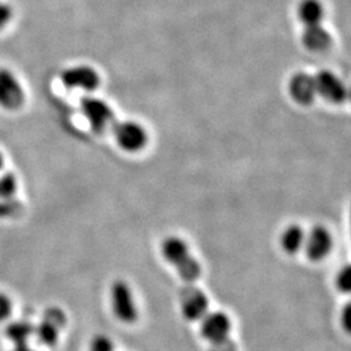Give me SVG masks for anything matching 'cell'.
Instances as JSON below:
<instances>
[{
	"mask_svg": "<svg viewBox=\"0 0 351 351\" xmlns=\"http://www.w3.org/2000/svg\"><path fill=\"white\" fill-rule=\"evenodd\" d=\"M12 351H36L34 349H32L27 343L25 345H16L14 349Z\"/></svg>",
	"mask_w": 351,
	"mask_h": 351,
	"instance_id": "603a6c76",
	"label": "cell"
},
{
	"mask_svg": "<svg viewBox=\"0 0 351 351\" xmlns=\"http://www.w3.org/2000/svg\"><path fill=\"white\" fill-rule=\"evenodd\" d=\"M25 93L23 85L10 69L0 68V106L5 110H17L23 106Z\"/></svg>",
	"mask_w": 351,
	"mask_h": 351,
	"instance_id": "277c9868",
	"label": "cell"
},
{
	"mask_svg": "<svg viewBox=\"0 0 351 351\" xmlns=\"http://www.w3.org/2000/svg\"><path fill=\"white\" fill-rule=\"evenodd\" d=\"M17 180L11 173L0 177V217L11 216L17 210Z\"/></svg>",
	"mask_w": 351,
	"mask_h": 351,
	"instance_id": "4fadbf2b",
	"label": "cell"
},
{
	"mask_svg": "<svg viewBox=\"0 0 351 351\" xmlns=\"http://www.w3.org/2000/svg\"><path fill=\"white\" fill-rule=\"evenodd\" d=\"M111 304L113 314L126 324L134 323L138 317L137 304L132 290L124 281H116L111 288Z\"/></svg>",
	"mask_w": 351,
	"mask_h": 351,
	"instance_id": "7a4b0ae2",
	"label": "cell"
},
{
	"mask_svg": "<svg viewBox=\"0 0 351 351\" xmlns=\"http://www.w3.org/2000/svg\"><path fill=\"white\" fill-rule=\"evenodd\" d=\"M201 333L213 345L224 342L230 333V319L223 313H207L201 319Z\"/></svg>",
	"mask_w": 351,
	"mask_h": 351,
	"instance_id": "52a82bcc",
	"label": "cell"
},
{
	"mask_svg": "<svg viewBox=\"0 0 351 351\" xmlns=\"http://www.w3.org/2000/svg\"><path fill=\"white\" fill-rule=\"evenodd\" d=\"M306 239V233L300 226H290L284 230L281 236V246L290 255L301 251Z\"/></svg>",
	"mask_w": 351,
	"mask_h": 351,
	"instance_id": "2e32d148",
	"label": "cell"
},
{
	"mask_svg": "<svg viewBox=\"0 0 351 351\" xmlns=\"http://www.w3.org/2000/svg\"><path fill=\"white\" fill-rule=\"evenodd\" d=\"M62 81L68 88H81L84 91H93L99 86V75L88 65L66 68L62 73Z\"/></svg>",
	"mask_w": 351,
	"mask_h": 351,
	"instance_id": "9c48e42d",
	"label": "cell"
},
{
	"mask_svg": "<svg viewBox=\"0 0 351 351\" xmlns=\"http://www.w3.org/2000/svg\"><path fill=\"white\" fill-rule=\"evenodd\" d=\"M114 138L119 146L128 152L142 150L147 143V133L145 128L136 121H123L114 125Z\"/></svg>",
	"mask_w": 351,
	"mask_h": 351,
	"instance_id": "5b68a950",
	"label": "cell"
},
{
	"mask_svg": "<svg viewBox=\"0 0 351 351\" xmlns=\"http://www.w3.org/2000/svg\"><path fill=\"white\" fill-rule=\"evenodd\" d=\"M88 351H114L112 341L108 339L107 336H95L91 339Z\"/></svg>",
	"mask_w": 351,
	"mask_h": 351,
	"instance_id": "d6986e66",
	"label": "cell"
},
{
	"mask_svg": "<svg viewBox=\"0 0 351 351\" xmlns=\"http://www.w3.org/2000/svg\"><path fill=\"white\" fill-rule=\"evenodd\" d=\"M81 111L95 132H104L113 123V111L104 101L86 97L81 101Z\"/></svg>",
	"mask_w": 351,
	"mask_h": 351,
	"instance_id": "8992f818",
	"label": "cell"
},
{
	"mask_svg": "<svg viewBox=\"0 0 351 351\" xmlns=\"http://www.w3.org/2000/svg\"><path fill=\"white\" fill-rule=\"evenodd\" d=\"M7 337L16 345H25L32 336H34V326L25 320L13 322L5 329Z\"/></svg>",
	"mask_w": 351,
	"mask_h": 351,
	"instance_id": "e0dca14e",
	"label": "cell"
},
{
	"mask_svg": "<svg viewBox=\"0 0 351 351\" xmlns=\"http://www.w3.org/2000/svg\"><path fill=\"white\" fill-rule=\"evenodd\" d=\"M208 310V298L199 289L190 288L181 294V311L188 320H201Z\"/></svg>",
	"mask_w": 351,
	"mask_h": 351,
	"instance_id": "8fae6325",
	"label": "cell"
},
{
	"mask_svg": "<svg viewBox=\"0 0 351 351\" xmlns=\"http://www.w3.org/2000/svg\"><path fill=\"white\" fill-rule=\"evenodd\" d=\"M317 95L332 103H341L348 97V90L343 82L330 71H322L315 75Z\"/></svg>",
	"mask_w": 351,
	"mask_h": 351,
	"instance_id": "30bf717a",
	"label": "cell"
},
{
	"mask_svg": "<svg viewBox=\"0 0 351 351\" xmlns=\"http://www.w3.org/2000/svg\"><path fill=\"white\" fill-rule=\"evenodd\" d=\"M332 234L324 226H315L304 239V251L310 261L320 262L332 250Z\"/></svg>",
	"mask_w": 351,
	"mask_h": 351,
	"instance_id": "ba28073f",
	"label": "cell"
},
{
	"mask_svg": "<svg viewBox=\"0 0 351 351\" xmlns=\"http://www.w3.org/2000/svg\"><path fill=\"white\" fill-rule=\"evenodd\" d=\"M12 313V302L8 295L0 293V322L5 320Z\"/></svg>",
	"mask_w": 351,
	"mask_h": 351,
	"instance_id": "ffe728a7",
	"label": "cell"
},
{
	"mask_svg": "<svg viewBox=\"0 0 351 351\" xmlns=\"http://www.w3.org/2000/svg\"><path fill=\"white\" fill-rule=\"evenodd\" d=\"M289 90L293 99L303 106L313 103L315 97L317 95L315 78L307 73H298L294 75L290 81Z\"/></svg>",
	"mask_w": 351,
	"mask_h": 351,
	"instance_id": "7c38bea8",
	"label": "cell"
},
{
	"mask_svg": "<svg viewBox=\"0 0 351 351\" xmlns=\"http://www.w3.org/2000/svg\"><path fill=\"white\" fill-rule=\"evenodd\" d=\"M162 254L168 263L175 265L180 277L188 282L201 276V264L191 256L188 243L178 237H168L162 243Z\"/></svg>",
	"mask_w": 351,
	"mask_h": 351,
	"instance_id": "6da1fadb",
	"label": "cell"
},
{
	"mask_svg": "<svg viewBox=\"0 0 351 351\" xmlns=\"http://www.w3.org/2000/svg\"><path fill=\"white\" fill-rule=\"evenodd\" d=\"M11 17H12V8L8 4L0 1V29H3L11 21Z\"/></svg>",
	"mask_w": 351,
	"mask_h": 351,
	"instance_id": "44dd1931",
	"label": "cell"
},
{
	"mask_svg": "<svg viewBox=\"0 0 351 351\" xmlns=\"http://www.w3.org/2000/svg\"><path fill=\"white\" fill-rule=\"evenodd\" d=\"M350 306H346L343 310V326L346 329H349L350 326Z\"/></svg>",
	"mask_w": 351,
	"mask_h": 351,
	"instance_id": "7402d4cb",
	"label": "cell"
},
{
	"mask_svg": "<svg viewBox=\"0 0 351 351\" xmlns=\"http://www.w3.org/2000/svg\"><path fill=\"white\" fill-rule=\"evenodd\" d=\"M302 40L308 50L320 52V51L326 50L329 47L330 34L328 33L326 27H323L320 24L306 26L303 36H302Z\"/></svg>",
	"mask_w": 351,
	"mask_h": 351,
	"instance_id": "5bb4252c",
	"label": "cell"
},
{
	"mask_svg": "<svg viewBox=\"0 0 351 351\" xmlns=\"http://www.w3.org/2000/svg\"><path fill=\"white\" fill-rule=\"evenodd\" d=\"M298 16L306 26L319 25L324 17V7L320 0H302Z\"/></svg>",
	"mask_w": 351,
	"mask_h": 351,
	"instance_id": "9a60e30c",
	"label": "cell"
},
{
	"mask_svg": "<svg viewBox=\"0 0 351 351\" xmlns=\"http://www.w3.org/2000/svg\"><path fill=\"white\" fill-rule=\"evenodd\" d=\"M3 162H4V159H3V154L0 152V168L3 167Z\"/></svg>",
	"mask_w": 351,
	"mask_h": 351,
	"instance_id": "cb8c5ba5",
	"label": "cell"
},
{
	"mask_svg": "<svg viewBox=\"0 0 351 351\" xmlns=\"http://www.w3.org/2000/svg\"><path fill=\"white\" fill-rule=\"evenodd\" d=\"M336 284L341 293H349L351 288V269L349 265L343 267L337 275Z\"/></svg>",
	"mask_w": 351,
	"mask_h": 351,
	"instance_id": "ac0fdd59",
	"label": "cell"
},
{
	"mask_svg": "<svg viewBox=\"0 0 351 351\" xmlns=\"http://www.w3.org/2000/svg\"><path fill=\"white\" fill-rule=\"evenodd\" d=\"M65 323L66 317L63 311L58 307H51L46 310L37 328H34V336L42 345L47 348L55 346Z\"/></svg>",
	"mask_w": 351,
	"mask_h": 351,
	"instance_id": "3957f363",
	"label": "cell"
}]
</instances>
